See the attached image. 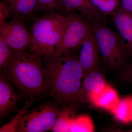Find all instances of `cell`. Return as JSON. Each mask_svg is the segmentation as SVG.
<instances>
[{
    "label": "cell",
    "instance_id": "15",
    "mask_svg": "<svg viewBox=\"0 0 132 132\" xmlns=\"http://www.w3.org/2000/svg\"><path fill=\"white\" fill-rule=\"evenodd\" d=\"M116 120L127 123L132 121V97L120 98L118 104L111 112Z\"/></svg>",
    "mask_w": 132,
    "mask_h": 132
},
{
    "label": "cell",
    "instance_id": "8",
    "mask_svg": "<svg viewBox=\"0 0 132 132\" xmlns=\"http://www.w3.org/2000/svg\"><path fill=\"white\" fill-rule=\"evenodd\" d=\"M78 50V59L84 76L88 73L98 69L101 57L93 32Z\"/></svg>",
    "mask_w": 132,
    "mask_h": 132
},
{
    "label": "cell",
    "instance_id": "26",
    "mask_svg": "<svg viewBox=\"0 0 132 132\" xmlns=\"http://www.w3.org/2000/svg\"><path fill=\"white\" fill-rule=\"evenodd\" d=\"M128 131L132 132V128L131 129H130V130H128Z\"/></svg>",
    "mask_w": 132,
    "mask_h": 132
},
{
    "label": "cell",
    "instance_id": "12",
    "mask_svg": "<svg viewBox=\"0 0 132 132\" xmlns=\"http://www.w3.org/2000/svg\"><path fill=\"white\" fill-rule=\"evenodd\" d=\"M118 92L111 85L106 84L101 92L88 95L85 101H88L95 106L112 112L119 100Z\"/></svg>",
    "mask_w": 132,
    "mask_h": 132
},
{
    "label": "cell",
    "instance_id": "13",
    "mask_svg": "<svg viewBox=\"0 0 132 132\" xmlns=\"http://www.w3.org/2000/svg\"><path fill=\"white\" fill-rule=\"evenodd\" d=\"M7 7L12 19L23 21L32 18L38 12L35 0H1Z\"/></svg>",
    "mask_w": 132,
    "mask_h": 132
},
{
    "label": "cell",
    "instance_id": "23",
    "mask_svg": "<svg viewBox=\"0 0 132 132\" xmlns=\"http://www.w3.org/2000/svg\"><path fill=\"white\" fill-rule=\"evenodd\" d=\"M9 13L6 6L3 2H0V26L5 24Z\"/></svg>",
    "mask_w": 132,
    "mask_h": 132
},
{
    "label": "cell",
    "instance_id": "25",
    "mask_svg": "<svg viewBox=\"0 0 132 132\" xmlns=\"http://www.w3.org/2000/svg\"><path fill=\"white\" fill-rule=\"evenodd\" d=\"M128 83H129V84H132V80L130 81H129V82H128Z\"/></svg>",
    "mask_w": 132,
    "mask_h": 132
},
{
    "label": "cell",
    "instance_id": "20",
    "mask_svg": "<svg viewBox=\"0 0 132 132\" xmlns=\"http://www.w3.org/2000/svg\"><path fill=\"white\" fill-rule=\"evenodd\" d=\"M33 102L32 100H27L23 107L14 118L7 124L3 125L0 128L1 132H17L18 126L24 114L28 111Z\"/></svg>",
    "mask_w": 132,
    "mask_h": 132
},
{
    "label": "cell",
    "instance_id": "24",
    "mask_svg": "<svg viewBox=\"0 0 132 132\" xmlns=\"http://www.w3.org/2000/svg\"><path fill=\"white\" fill-rule=\"evenodd\" d=\"M121 6L132 14V0H120Z\"/></svg>",
    "mask_w": 132,
    "mask_h": 132
},
{
    "label": "cell",
    "instance_id": "17",
    "mask_svg": "<svg viewBox=\"0 0 132 132\" xmlns=\"http://www.w3.org/2000/svg\"><path fill=\"white\" fill-rule=\"evenodd\" d=\"M38 13L44 14L60 13L66 15L62 0H35Z\"/></svg>",
    "mask_w": 132,
    "mask_h": 132
},
{
    "label": "cell",
    "instance_id": "22",
    "mask_svg": "<svg viewBox=\"0 0 132 132\" xmlns=\"http://www.w3.org/2000/svg\"><path fill=\"white\" fill-rule=\"evenodd\" d=\"M121 77L127 82L132 80V62H129L121 69Z\"/></svg>",
    "mask_w": 132,
    "mask_h": 132
},
{
    "label": "cell",
    "instance_id": "7",
    "mask_svg": "<svg viewBox=\"0 0 132 132\" xmlns=\"http://www.w3.org/2000/svg\"><path fill=\"white\" fill-rule=\"evenodd\" d=\"M0 38L13 50H28L31 45V32L20 19H12L0 26Z\"/></svg>",
    "mask_w": 132,
    "mask_h": 132
},
{
    "label": "cell",
    "instance_id": "1",
    "mask_svg": "<svg viewBox=\"0 0 132 132\" xmlns=\"http://www.w3.org/2000/svg\"><path fill=\"white\" fill-rule=\"evenodd\" d=\"M77 50L59 56L42 57L46 87L60 107L76 112L84 73Z\"/></svg>",
    "mask_w": 132,
    "mask_h": 132
},
{
    "label": "cell",
    "instance_id": "21",
    "mask_svg": "<svg viewBox=\"0 0 132 132\" xmlns=\"http://www.w3.org/2000/svg\"><path fill=\"white\" fill-rule=\"evenodd\" d=\"M13 50L2 38H0V69L1 71L6 65Z\"/></svg>",
    "mask_w": 132,
    "mask_h": 132
},
{
    "label": "cell",
    "instance_id": "16",
    "mask_svg": "<svg viewBox=\"0 0 132 132\" xmlns=\"http://www.w3.org/2000/svg\"><path fill=\"white\" fill-rule=\"evenodd\" d=\"M75 113L68 108L60 109L58 117L52 128L54 132H70Z\"/></svg>",
    "mask_w": 132,
    "mask_h": 132
},
{
    "label": "cell",
    "instance_id": "9",
    "mask_svg": "<svg viewBox=\"0 0 132 132\" xmlns=\"http://www.w3.org/2000/svg\"><path fill=\"white\" fill-rule=\"evenodd\" d=\"M62 1L67 14L71 12H78L94 25L100 23L106 24V16L92 4L90 0Z\"/></svg>",
    "mask_w": 132,
    "mask_h": 132
},
{
    "label": "cell",
    "instance_id": "4",
    "mask_svg": "<svg viewBox=\"0 0 132 132\" xmlns=\"http://www.w3.org/2000/svg\"><path fill=\"white\" fill-rule=\"evenodd\" d=\"M93 34L98 44L101 59L108 68L122 69L129 63L128 47L120 35L104 23L94 25Z\"/></svg>",
    "mask_w": 132,
    "mask_h": 132
},
{
    "label": "cell",
    "instance_id": "10",
    "mask_svg": "<svg viewBox=\"0 0 132 132\" xmlns=\"http://www.w3.org/2000/svg\"><path fill=\"white\" fill-rule=\"evenodd\" d=\"M22 97L15 92L10 81L4 74L0 76V119H2L16 108Z\"/></svg>",
    "mask_w": 132,
    "mask_h": 132
},
{
    "label": "cell",
    "instance_id": "19",
    "mask_svg": "<svg viewBox=\"0 0 132 132\" xmlns=\"http://www.w3.org/2000/svg\"><path fill=\"white\" fill-rule=\"evenodd\" d=\"M92 4L105 16L111 15L121 6L120 0H90Z\"/></svg>",
    "mask_w": 132,
    "mask_h": 132
},
{
    "label": "cell",
    "instance_id": "2",
    "mask_svg": "<svg viewBox=\"0 0 132 132\" xmlns=\"http://www.w3.org/2000/svg\"><path fill=\"white\" fill-rule=\"evenodd\" d=\"M42 57L27 50H13L1 72L22 97L32 100L45 90L46 79Z\"/></svg>",
    "mask_w": 132,
    "mask_h": 132
},
{
    "label": "cell",
    "instance_id": "14",
    "mask_svg": "<svg viewBox=\"0 0 132 132\" xmlns=\"http://www.w3.org/2000/svg\"><path fill=\"white\" fill-rule=\"evenodd\" d=\"M107 83L104 75L96 69L84 76L80 94V100L85 101L88 95L101 92Z\"/></svg>",
    "mask_w": 132,
    "mask_h": 132
},
{
    "label": "cell",
    "instance_id": "11",
    "mask_svg": "<svg viewBox=\"0 0 132 132\" xmlns=\"http://www.w3.org/2000/svg\"><path fill=\"white\" fill-rule=\"evenodd\" d=\"M111 16L113 23L119 34L128 47L130 58H132V14L121 6Z\"/></svg>",
    "mask_w": 132,
    "mask_h": 132
},
{
    "label": "cell",
    "instance_id": "6",
    "mask_svg": "<svg viewBox=\"0 0 132 132\" xmlns=\"http://www.w3.org/2000/svg\"><path fill=\"white\" fill-rule=\"evenodd\" d=\"M60 107L55 101L46 102L27 111L19 123L17 132H44L52 131Z\"/></svg>",
    "mask_w": 132,
    "mask_h": 132
},
{
    "label": "cell",
    "instance_id": "18",
    "mask_svg": "<svg viewBox=\"0 0 132 132\" xmlns=\"http://www.w3.org/2000/svg\"><path fill=\"white\" fill-rule=\"evenodd\" d=\"M94 127L92 119L86 115H81L75 117L70 132H93Z\"/></svg>",
    "mask_w": 132,
    "mask_h": 132
},
{
    "label": "cell",
    "instance_id": "3",
    "mask_svg": "<svg viewBox=\"0 0 132 132\" xmlns=\"http://www.w3.org/2000/svg\"><path fill=\"white\" fill-rule=\"evenodd\" d=\"M68 22L67 15L60 13L44 14L36 20L31 28L28 50L42 57L54 55Z\"/></svg>",
    "mask_w": 132,
    "mask_h": 132
},
{
    "label": "cell",
    "instance_id": "5",
    "mask_svg": "<svg viewBox=\"0 0 132 132\" xmlns=\"http://www.w3.org/2000/svg\"><path fill=\"white\" fill-rule=\"evenodd\" d=\"M66 15L68 22L61 40L55 48V56L78 50L93 30L94 25L79 13L71 12Z\"/></svg>",
    "mask_w": 132,
    "mask_h": 132
}]
</instances>
